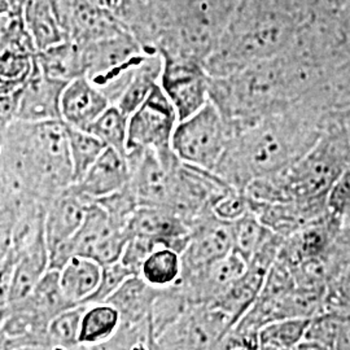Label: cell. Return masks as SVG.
Segmentation results:
<instances>
[{
  "mask_svg": "<svg viewBox=\"0 0 350 350\" xmlns=\"http://www.w3.org/2000/svg\"><path fill=\"white\" fill-rule=\"evenodd\" d=\"M328 260L325 312L350 313V230L341 226Z\"/></svg>",
  "mask_w": 350,
  "mask_h": 350,
  "instance_id": "obj_22",
  "label": "cell"
},
{
  "mask_svg": "<svg viewBox=\"0 0 350 350\" xmlns=\"http://www.w3.org/2000/svg\"><path fill=\"white\" fill-rule=\"evenodd\" d=\"M234 248L232 222L211 212L189 227L187 245L180 253L182 275L221 260Z\"/></svg>",
  "mask_w": 350,
  "mask_h": 350,
  "instance_id": "obj_13",
  "label": "cell"
},
{
  "mask_svg": "<svg viewBox=\"0 0 350 350\" xmlns=\"http://www.w3.org/2000/svg\"><path fill=\"white\" fill-rule=\"evenodd\" d=\"M111 105L88 75H81L70 81L62 95V120L69 127L88 130L90 125Z\"/></svg>",
  "mask_w": 350,
  "mask_h": 350,
  "instance_id": "obj_19",
  "label": "cell"
},
{
  "mask_svg": "<svg viewBox=\"0 0 350 350\" xmlns=\"http://www.w3.org/2000/svg\"><path fill=\"white\" fill-rule=\"evenodd\" d=\"M14 258V253L10 250L8 256L0 265V309L10 306Z\"/></svg>",
  "mask_w": 350,
  "mask_h": 350,
  "instance_id": "obj_42",
  "label": "cell"
},
{
  "mask_svg": "<svg viewBox=\"0 0 350 350\" xmlns=\"http://www.w3.org/2000/svg\"><path fill=\"white\" fill-rule=\"evenodd\" d=\"M96 202L100 204L117 225L126 228V231L129 221L139 208L138 200L129 185L109 196L96 200Z\"/></svg>",
  "mask_w": 350,
  "mask_h": 350,
  "instance_id": "obj_38",
  "label": "cell"
},
{
  "mask_svg": "<svg viewBox=\"0 0 350 350\" xmlns=\"http://www.w3.org/2000/svg\"><path fill=\"white\" fill-rule=\"evenodd\" d=\"M160 288L152 287L140 275H131L105 301L120 314V325L150 323L154 299ZM152 323V322H150Z\"/></svg>",
  "mask_w": 350,
  "mask_h": 350,
  "instance_id": "obj_24",
  "label": "cell"
},
{
  "mask_svg": "<svg viewBox=\"0 0 350 350\" xmlns=\"http://www.w3.org/2000/svg\"><path fill=\"white\" fill-rule=\"evenodd\" d=\"M86 305H78L64 310L50 322L46 331L49 349L81 350L79 329Z\"/></svg>",
  "mask_w": 350,
  "mask_h": 350,
  "instance_id": "obj_34",
  "label": "cell"
},
{
  "mask_svg": "<svg viewBox=\"0 0 350 350\" xmlns=\"http://www.w3.org/2000/svg\"><path fill=\"white\" fill-rule=\"evenodd\" d=\"M312 318H286L262 325L258 332L260 349H297Z\"/></svg>",
  "mask_w": 350,
  "mask_h": 350,
  "instance_id": "obj_32",
  "label": "cell"
},
{
  "mask_svg": "<svg viewBox=\"0 0 350 350\" xmlns=\"http://www.w3.org/2000/svg\"><path fill=\"white\" fill-rule=\"evenodd\" d=\"M36 60L44 75L65 83L85 75L82 44L70 39L38 51Z\"/></svg>",
  "mask_w": 350,
  "mask_h": 350,
  "instance_id": "obj_27",
  "label": "cell"
},
{
  "mask_svg": "<svg viewBox=\"0 0 350 350\" xmlns=\"http://www.w3.org/2000/svg\"><path fill=\"white\" fill-rule=\"evenodd\" d=\"M161 59L160 86L174 105L179 121L186 120L211 100V75L199 62L179 56H161Z\"/></svg>",
  "mask_w": 350,
  "mask_h": 350,
  "instance_id": "obj_12",
  "label": "cell"
},
{
  "mask_svg": "<svg viewBox=\"0 0 350 350\" xmlns=\"http://www.w3.org/2000/svg\"><path fill=\"white\" fill-rule=\"evenodd\" d=\"M103 273L100 263L82 256H73L59 270L64 296L73 306L85 301L96 291Z\"/></svg>",
  "mask_w": 350,
  "mask_h": 350,
  "instance_id": "obj_26",
  "label": "cell"
},
{
  "mask_svg": "<svg viewBox=\"0 0 350 350\" xmlns=\"http://www.w3.org/2000/svg\"><path fill=\"white\" fill-rule=\"evenodd\" d=\"M139 275L152 287L174 286L182 275L180 253L172 248L153 250L142 265Z\"/></svg>",
  "mask_w": 350,
  "mask_h": 350,
  "instance_id": "obj_33",
  "label": "cell"
},
{
  "mask_svg": "<svg viewBox=\"0 0 350 350\" xmlns=\"http://www.w3.org/2000/svg\"><path fill=\"white\" fill-rule=\"evenodd\" d=\"M247 261L232 250L221 260L180 275L178 286L195 304H211L221 297L247 270Z\"/></svg>",
  "mask_w": 350,
  "mask_h": 350,
  "instance_id": "obj_14",
  "label": "cell"
},
{
  "mask_svg": "<svg viewBox=\"0 0 350 350\" xmlns=\"http://www.w3.org/2000/svg\"><path fill=\"white\" fill-rule=\"evenodd\" d=\"M178 122L174 105L157 85L138 109L129 116L127 152L138 148H152L157 152L170 150Z\"/></svg>",
  "mask_w": 350,
  "mask_h": 350,
  "instance_id": "obj_11",
  "label": "cell"
},
{
  "mask_svg": "<svg viewBox=\"0 0 350 350\" xmlns=\"http://www.w3.org/2000/svg\"><path fill=\"white\" fill-rule=\"evenodd\" d=\"M321 82L319 70L291 51L234 75L211 77L209 96L231 135L306 98Z\"/></svg>",
  "mask_w": 350,
  "mask_h": 350,
  "instance_id": "obj_2",
  "label": "cell"
},
{
  "mask_svg": "<svg viewBox=\"0 0 350 350\" xmlns=\"http://www.w3.org/2000/svg\"><path fill=\"white\" fill-rule=\"evenodd\" d=\"M36 53L14 47L0 50V95L20 92L33 75Z\"/></svg>",
  "mask_w": 350,
  "mask_h": 350,
  "instance_id": "obj_30",
  "label": "cell"
},
{
  "mask_svg": "<svg viewBox=\"0 0 350 350\" xmlns=\"http://www.w3.org/2000/svg\"><path fill=\"white\" fill-rule=\"evenodd\" d=\"M68 83L44 75L38 66L20 92L17 120L40 122L62 120V95Z\"/></svg>",
  "mask_w": 350,
  "mask_h": 350,
  "instance_id": "obj_18",
  "label": "cell"
},
{
  "mask_svg": "<svg viewBox=\"0 0 350 350\" xmlns=\"http://www.w3.org/2000/svg\"><path fill=\"white\" fill-rule=\"evenodd\" d=\"M306 12L301 0H240L225 34L205 63L213 78L240 72L287 51Z\"/></svg>",
  "mask_w": 350,
  "mask_h": 350,
  "instance_id": "obj_3",
  "label": "cell"
},
{
  "mask_svg": "<svg viewBox=\"0 0 350 350\" xmlns=\"http://www.w3.org/2000/svg\"><path fill=\"white\" fill-rule=\"evenodd\" d=\"M163 59L160 53H150L142 62L127 85L117 105L126 116H130L150 96L152 90L160 85Z\"/></svg>",
  "mask_w": 350,
  "mask_h": 350,
  "instance_id": "obj_29",
  "label": "cell"
},
{
  "mask_svg": "<svg viewBox=\"0 0 350 350\" xmlns=\"http://www.w3.org/2000/svg\"><path fill=\"white\" fill-rule=\"evenodd\" d=\"M341 226L350 230V204L348 205V208L345 209V212L342 213V215H341Z\"/></svg>",
  "mask_w": 350,
  "mask_h": 350,
  "instance_id": "obj_47",
  "label": "cell"
},
{
  "mask_svg": "<svg viewBox=\"0 0 350 350\" xmlns=\"http://www.w3.org/2000/svg\"><path fill=\"white\" fill-rule=\"evenodd\" d=\"M240 0H167L157 52L206 63L225 34Z\"/></svg>",
  "mask_w": 350,
  "mask_h": 350,
  "instance_id": "obj_6",
  "label": "cell"
},
{
  "mask_svg": "<svg viewBox=\"0 0 350 350\" xmlns=\"http://www.w3.org/2000/svg\"><path fill=\"white\" fill-rule=\"evenodd\" d=\"M193 305L198 304L189 300V297L180 286L174 284L170 287L160 288L150 313V322L156 338V347L157 338L161 336L163 331L169 325H173L176 319H179Z\"/></svg>",
  "mask_w": 350,
  "mask_h": 350,
  "instance_id": "obj_31",
  "label": "cell"
},
{
  "mask_svg": "<svg viewBox=\"0 0 350 350\" xmlns=\"http://www.w3.org/2000/svg\"><path fill=\"white\" fill-rule=\"evenodd\" d=\"M91 202L75 185L64 188L44 202V234L50 256L73 238Z\"/></svg>",
  "mask_w": 350,
  "mask_h": 350,
  "instance_id": "obj_15",
  "label": "cell"
},
{
  "mask_svg": "<svg viewBox=\"0 0 350 350\" xmlns=\"http://www.w3.org/2000/svg\"><path fill=\"white\" fill-rule=\"evenodd\" d=\"M250 209L263 225L282 238L312 225L328 213L325 201L287 200L252 202Z\"/></svg>",
  "mask_w": 350,
  "mask_h": 350,
  "instance_id": "obj_17",
  "label": "cell"
},
{
  "mask_svg": "<svg viewBox=\"0 0 350 350\" xmlns=\"http://www.w3.org/2000/svg\"><path fill=\"white\" fill-rule=\"evenodd\" d=\"M167 0H120L116 16L147 53H159Z\"/></svg>",
  "mask_w": 350,
  "mask_h": 350,
  "instance_id": "obj_16",
  "label": "cell"
},
{
  "mask_svg": "<svg viewBox=\"0 0 350 350\" xmlns=\"http://www.w3.org/2000/svg\"><path fill=\"white\" fill-rule=\"evenodd\" d=\"M13 253L16 258L10 304L29 296L40 279L50 270V253L44 230L23 250Z\"/></svg>",
  "mask_w": 350,
  "mask_h": 350,
  "instance_id": "obj_23",
  "label": "cell"
},
{
  "mask_svg": "<svg viewBox=\"0 0 350 350\" xmlns=\"http://www.w3.org/2000/svg\"><path fill=\"white\" fill-rule=\"evenodd\" d=\"M120 321L116 308L107 302L86 305L79 329L82 349H100L101 345L116 334Z\"/></svg>",
  "mask_w": 350,
  "mask_h": 350,
  "instance_id": "obj_28",
  "label": "cell"
},
{
  "mask_svg": "<svg viewBox=\"0 0 350 350\" xmlns=\"http://www.w3.org/2000/svg\"><path fill=\"white\" fill-rule=\"evenodd\" d=\"M95 1L98 4H100L101 7L112 11V12H116V10L118 7V3H120V0H95Z\"/></svg>",
  "mask_w": 350,
  "mask_h": 350,
  "instance_id": "obj_46",
  "label": "cell"
},
{
  "mask_svg": "<svg viewBox=\"0 0 350 350\" xmlns=\"http://www.w3.org/2000/svg\"><path fill=\"white\" fill-rule=\"evenodd\" d=\"M24 18L37 52L69 39L63 16L55 0L26 1Z\"/></svg>",
  "mask_w": 350,
  "mask_h": 350,
  "instance_id": "obj_25",
  "label": "cell"
},
{
  "mask_svg": "<svg viewBox=\"0 0 350 350\" xmlns=\"http://www.w3.org/2000/svg\"><path fill=\"white\" fill-rule=\"evenodd\" d=\"M130 182V167L125 154L107 147L91 165L75 187L88 200L96 201L126 187Z\"/></svg>",
  "mask_w": 350,
  "mask_h": 350,
  "instance_id": "obj_20",
  "label": "cell"
},
{
  "mask_svg": "<svg viewBox=\"0 0 350 350\" xmlns=\"http://www.w3.org/2000/svg\"><path fill=\"white\" fill-rule=\"evenodd\" d=\"M230 127L212 101L178 122L172 148L183 163L214 172L231 139Z\"/></svg>",
  "mask_w": 350,
  "mask_h": 350,
  "instance_id": "obj_8",
  "label": "cell"
},
{
  "mask_svg": "<svg viewBox=\"0 0 350 350\" xmlns=\"http://www.w3.org/2000/svg\"><path fill=\"white\" fill-rule=\"evenodd\" d=\"M350 204V163L347 169L340 175L338 182L331 189L328 199H327V208L329 213L336 215L341 219L342 213L348 208Z\"/></svg>",
  "mask_w": 350,
  "mask_h": 350,
  "instance_id": "obj_41",
  "label": "cell"
},
{
  "mask_svg": "<svg viewBox=\"0 0 350 350\" xmlns=\"http://www.w3.org/2000/svg\"><path fill=\"white\" fill-rule=\"evenodd\" d=\"M20 192L17 188L13 186L12 180L5 173V170L0 165V201L7 200L14 193Z\"/></svg>",
  "mask_w": 350,
  "mask_h": 350,
  "instance_id": "obj_44",
  "label": "cell"
},
{
  "mask_svg": "<svg viewBox=\"0 0 350 350\" xmlns=\"http://www.w3.org/2000/svg\"><path fill=\"white\" fill-rule=\"evenodd\" d=\"M212 212L224 221L234 222L247 213L252 212L250 198L245 191L231 188L213 205Z\"/></svg>",
  "mask_w": 350,
  "mask_h": 350,
  "instance_id": "obj_40",
  "label": "cell"
},
{
  "mask_svg": "<svg viewBox=\"0 0 350 350\" xmlns=\"http://www.w3.org/2000/svg\"><path fill=\"white\" fill-rule=\"evenodd\" d=\"M127 125L129 116H126L117 105L111 104L100 116L90 125L88 130L92 135L120 153H127Z\"/></svg>",
  "mask_w": 350,
  "mask_h": 350,
  "instance_id": "obj_35",
  "label": "cell"
},
{
  "mask_svg": "<svg viewBox=\"0 0 350 350\" xmlns=\"http://www.w3.org/2000/svg\"><path fill=\"white\" fill-rule=\"evenodd\" d=\"M350 163V137L329 112L322 135L288 169L256 179L245 188L252 202L325 201Z\"/></svg>",
  "mask_w": 350,
  "mask_h": 350,
  "instance_id": "obj_5",
  "label": "cell"
},
{
  "mask_svg": "<svg viewBox=\"0 0 350 350\" xmlns=\"http://www.w3.org/2000/svg\"><path fill=\"white\" fill-rule=\"evenodd\" d=\"M129 234L117 225L100 204L92 201L88 205L85 219L73 238L50 256V269L60 270L70 257H88L101 266L120 261Z\"/></svg>",
  "mask_w": 350,
  "mask_h": 350,
  "instance_id": "obj_9",
  "label": "cell"
},
{
  "mask_svg": "<svg viewBox=\"0 0 350 350\" xmlns=\"http://www.w3.org/2000/svg\"><path fill=\"white\" fill-rule=\"evenodd\" d=\"M130 237L161 239L169 241L178 253L187 245L189 226L169 208L139 206L127 225Z\"/></svg>",
  "mask_w": 350,
  "mask_h": 350,
  "instance_id": "obj_21",
  "label": "cell"
},
{
  "mask_svg": "<svg viewBox=\"0 0 350 350\" xmlns=\"http://www.w3.org/2000/svg\"><path fill=\"white\" fill-rule=\"evenodd\" d=\"M329 112L301 100L234 134L214 173L244 191L296 163L322 135Z\"/></svg>",
  "mask_w": 350,
  "mask_h": 350,
  "instance_id": "obj_1",
  "label": "cell"
},
{
  "mask_svg": "<svg viewBox=\"0 0 350 350\" xmlns=\"http://www.w3.org/2000/svg\"><path fill=\"white\" fill-rule=\"evenodd\" d=\"M23 10L24 7L18 3V0H0V17H5Z\"/></svg>",
  "mask_w": 350,
  "mask_h": 350,
  "instance_id": "obj_45",
  "label": "cell"
},
{
  "mask_svg": "<svg viewBox=\"0 0 350 350\" xmlns=\"http://www.w3.org/2000/svg\"><path fill=\"white\" fill-rule=\"evenodd\" d=\"M274 234L269 227L263 225L253 212L247 213L232 222L234 248L247 263L263 243Z\"/></svg>",
  "mask_w": 350,
  "mask_h": 350,
  "instance_id": "obj_36",
  "label": "cell"
},
{
  "mask_svg": "<svg viewBox=\"0 0 350 350\" xmlns=\"http://www.w3.org/2000/svg\"><path fill=\"white\" fill-rule=\"evenodd\" d=\"M231 328L224 312L211 304H198L163 331L157 349H218Z\"/></svg>",
  "mask_w": 350,
  "mask_h": 350,
  "instance_id": "obj_10",
  "label": "cell"
},
{
  "mask_svg": "<svg viewBox=\"0 0 350 350\" xmlns=\"http://www.w3.org/2000/svg\"><path fill=\"white\" fill-rule=\"evenodd\" d=\"M332 313L335 319L334 349L350 350V313Z\"/></svg>",
  "mask_w": 350,
  "mask_h": 350,
  "instance_id": "obj_43",
  "label": "cell"
},
{
  "mask_svg": "<svg viewBox=\"0 0 350 350\" xmlns=\"http://www.w3.org/2000/svg\"><path fill=\"white\" fill-rule=\"evenodd\" d=\"M68 137L75 183L86 174L91 165L96 161V159L100 156L103 150L107 148V146L100 139L96 138L86 130H78L69 126Z\"/></svg>",
  "mask_w": 350,
  "mask_h": 350,
  "instance_id": "obj_37",
  "label": "cell"
},
{
  "mask_svg": "<svg viewBox=\"0 0 350 350\" xmlns=\"http://www.w3.org/2000/svg\"><path fill=\"white\" fill-rule=\"evenodd\" d=\"M0 165L20 192L46 202L75 183L68 125L13 121L3 131Z\"/></svg>",
  "mask_w": 350,
  "mask_h": 350,
  "instance_id": "obj_4",
  "label": "cell"
},
{
  "mask_svg": "<svg viewBox=\"0 0 350 350\" xmlns=\"http://www.w3.org/2000/svg\"><path fill=\"white\" fill-rule=\"evenodd\" d=\"M85 75L117 104L125 92L133 75L147 57L138 40L126 29L82 44Z\"/></svg>",
  "mask_w": 350,
  "mask_h": 350,
  "instance_id": "obj_7",
  "label": "cell"
},
{
  "mask_svg": "<svg viewBox=\"0 0 350 350\" xmlns=\"http://www.w3.org/2000/svg\"><path fill=\"white\" fill-rule=\"evenodd\" d=\"M131 275L134 274L121 261L103 266L100 283L96 291L85 301V305L105 302L116 292V289Z\"/></svg>",
  "mask_w": 350,
  "mask_h": 350,
  "instance_id": "obj_39",
  "label": "cell"
}]
</instances>
